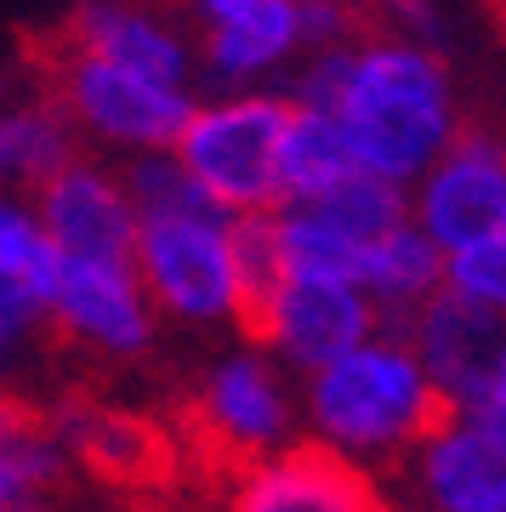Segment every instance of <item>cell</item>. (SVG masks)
<instances>
[{
  "label": "cell",
  "instance_id": "cell-1",
  "mask_svg": "<svg viewBox=\"0 0 506 512\" xmlns=\"http://www.w3.org/2000/svg\"><path fill=\"white\" fill-rule=\"evenodd\" d=\"M120 171L137 200V274L160 319L245 336L256 296L279 279L268 217L217 211L188 183L177 154H137Z\"/></svg>",
  "mask_w": 506,
  "mask_h": 512
},
{
  "label": "cell",
  "instance_id": "cell-2",
  "mask_svg": "<svg viewBox=\"0 0 506 512\" xmlns=\"http://www.w3.org/2000/svg\"><path fill=\"white\" fill-rule=\"evenodd\" d=\"M450 416L421 353L398 325H381L370 342L302 382V433L308 444L393 484L421 439Z\"/></svg>",
  "mask_w": 506,
  "mask_h": 512
},
{
  "label": "cell",
  "instance_id": "cell-3",
  "mask_svg": "<svg viewBox=\"0 0 506 512\" xmlns=\"http://www.w3.org/2000/svg\"><path fill=\"white\" fill-rule=\"evenodd\" d=\"M336 120L370 177L416 188L461 137L450 74L433 52L404 40H359Z\"/></svg>",
  "mask_w": 506,
  "mask_h": 512
},
{
  "label": "cell",
  "instance_id": "cell-4",
  "mask_svg": "<svg viewBox=\"0 0 506 512\" xmlns=\"http://www.w3.org/2000/svg\"><path fill=\"white\" fill-rule=\"evenodd\" d=\"M296 103L290 97H222L199 103L177 137V165L205 200L228 217L285 211V143Z\"/></svg>",
  "mask_w": 506,
  "mask_h": 512
},
{
  "label": "cell",
  "instance_id": "cell-5",
  "mask_svg": "<svg viewBox=\"0 0 506 512\" xmlns=\"http://www.w3.org/2000/svg\"><path fill=\"white\" fill-rule=\"evenodd\" d=\"M188 427L199 450L222 473L268 461L290 444H302V376H290L273 353H262L251 336H239L188 387Z\"/></svg>",
  "mask_w": 506,
  "mask_h": 512
},
{
  "label": "cell",
  "instance_id": "cell-6",
  "mask_svg": "<svg viewBox=\"0 0 506 512\" xmlns=\"http://www.w3.org/2000/svg\"><path fill=\"white\" fill-rule=\"evenodd\" d=\"M46 57V97L69 114L74 137L103 148H120L126 160L137 154H171L182 126L194 120V97L182 86L148 80L137 69H120L109 57L74 52L69 40H52Z\"/></svg>",
  "mask_w": 506,
  "mask_h": 512
},
{
  "label": "cell",
  "instance_id": "cell-7",
  "mask_svg": "<svg viewBox=\"0 0 506 512\" xmlns=\"http://www.w3.org/2000/svg\"><path fill=\"white\" fill-rule=\"evenodd\" d=\"M387 325L381 308L353 279H319V274H279L256 296V313L245 336L262 353H273L290 376L308 382L313 370L336 365L342 353L370 342Z\"/></svg>",
  "mask_w": 506,
  "mask_h": 512
},
{
  "label": "cell",
  "instance_id": "cell-8",
  "mask_svg": "<svg viewBox=\"0 0 506 512\" xmlns=\"http://www.w3.org/2000/svg\"><path fill=\"white\" fill-rule=\"evenodd\" d=\"M52 336L63 348L97 359V365H137L160 336V308L148 302L137 262L57 256Z\"/></svg>",
  "mask_w": 506,
  "mask_h": 512
},
{
  "label": "cell",
  "instance_id": "cell-9",
  "mask_svg": "<svg viewBox=\"0 0 506 512\" xmlns=\"http://www.w3.org/2000/svg\"><path fill=\"white\" fill-rule=\"evenodd\" d=\"M410 217L444 256L506 234V137L461 126L450 154L410 188Z\"/></svg>",
  "mask_w": 506,
  "mask_h": 512
},
{
  "label": "cell",
  "instance_id": "cell-10",
  "mask_svg": "<svg viewBox=\"0 0 506 512\" xmlns=\"http://www.w3.org/2000/svg\"><path fill=\"white\" fill-rule=\"evenodd\" d=\"M381 501V478L302 439L268 461L222 473L217 512H381Z\"/></svg>",
  "mask_w": 506,
  "mask_h": 512
},
{
  "label": "cell",
  "instance_id": "cell-11",
  "mask_svg": "<svg viewBox=\"0 0 506 512\" xmlns=\"http://www.w3.org/2000/svg\"><path fill=\"white\" fill-rule=\"evenodd\" d=\"M398 330L421 353V365L444 393L450 416H467L472 404L506 376V313L484 308L472 296H455L450 285Z\"/></svg>",
  "mask_w": 506,
  "mask_h": 512
},
{
  "label": "cell",
  "instance_id": "cell-12",
  "mask_svg": "<svg viewBox=\"0 0 506 512\" xmlns=\"http://www.w3.org/2000/svg\"><path fill=\"white\" fill-rule=\"evenodd\" d=\"M35 217L52 234L57 256L74 262H137V200L126 171L91 160H69L35 194Z\"/></svg>",
  "mask_w": 506,
  "mask_h": 512
},
{
  "label": "cell",
  "instance_id": "cell-13",
  "mask_svg": "<svg viewBox=\"0 0 506 512\" xmlns=\"http://www.w3.org/2000/svg\"><path fill=\"white\" fill-rule=\"evenodd\" d=\"M393 484L421 512H506V439L472 416H444Z\"/></svg>",
  "mask_w": 506,
  "mask_h": 512
},
{
  "label": "cell",
  "instance_id": "cell-14",
  "mask_svg": "<svg viewBox=\"0 0 506 512\" xmlns=\"http://www.w3.org/2000/svg\"><path fill=\"white\" fill-rule=\"evenodd\" d=\"M46 416H52L74 467L109 478V484H143V478L154 484V473L165 461V433L148 427L143 416H131V410H120L109 399H91V393L57 399Z\"/></svg>",
  "mask_w": 506,
  "mask_h": 512
},
{
  "label": "cell",
  "instance_id": "cell-15",
  "mask_svg": "<svg viewBox=\"0 0 506 512\" xmlns=\"http://www.w3.org/2000/svg\"><path fill=\"white\" fill-rule=\"evenodd\" d=\"M194 12L217 80H251L302 46V0H194Z\"/></svg>",
  "mask_w": 506,
  "mask_h": 512
},
{
  "label": "cell",
  "instance_id": "cell-16",
  "mask_svg": "<svg viewBox=\"0 0 506 512\" xmlns=\"http://www.w3.org/2000/svg\"><path fill=\"white\" fill-rule=\"evenodd\" d=\"M57 40H69L74 52H91V57H109L120 69H137L148 80H165V86H182L188 92V40L171 35L154 12H137V6H120V0H86L74 12Z\"/></svg>",
  "mask_w": 506,
  "mask_h": 512
},
{
  "label": "cell",
  "instance_id": "cell-17",
  "mask_svg": "<svg viewBox=\"0 0 506 512\" xmlns=\"http://www.w3.org/2000/svg\"><path fill=\"white\" fill-rule=\"evenodd\" d=\"M69 473L52 416L29 399H0V512H57Z\"/></svg>",
  "mask_w": 506,
  "mask_h": 512
},
{
  "label": "cell",
  "instance_id": "cell-18",
  "mask_svg": "<svg viewBox=\"0 0 506 512\" xmlns=\"http://www.w3.org/2000/svg\"><path fill=\"white\" fill-rule=\"evenodd\" d=\"M359 291L381 308L387 325H410L444 291V251L410 217L404 228H393V234L381 239V245H370V256H364V268H359Z\"/></svg>",
  "mask_w": 506,
  "mask_h": 512
},
{
  "label": "cell",
  "instance_id": "cell-19",
  "mask_svg": "<svg viewBox=\"0 0 506 512\" xmlns=\"http://www.w3.org/2000/svg\"><path fill=\"white\" fill-rule=\"evenodd\" d=\"M69 160H80V137L52 97L0 109V200L40 194Z\"/></svg>",
  "mask_w": 506,
  "mask_h": 512
},
{
  "label": "cell",
  "instance_id": "cell-20",
  "mask_svg": "<svg viewBox=\"0 0 506 512\" xmlns=\"http://www.w3.org/2000/svg\"><path fill=\"white\" fill-rule=\"evenodd\" d=\"M364 165L347 143V126L336 114H319V109H296L290 120V143H285V205H302V200H319L330 188H342L347 177H359Z\"/></svg>",
  "mask_w": 506,
  "mask_h": 512
},
{
  "label": "cell",
  "instance_id": "cell-21",
  "mask_svg": "<svg viewBox=\"0 0 506 512\" xmlns=\"http://www.w3.org/2000/svg\"><path fill=\"white\" fill-rule=\"evenodd\" d=\"M444 285H450L455 296H472V302L506 313V234L484 239V245H472V251L444 256Z\"/></svg>",
  "mask_w": 506,
  "mask_h": 512
},
{
  "label": "cell",
  "instance_id": "cell-22",
  "mask_svg": "<svg viewBox=\"0 0 506 512\" xmlns=\"http://www.w3.org/2000/svg\"><path fill=\"white\" fill-rule=\"evenodd\" d=\"M381 512H421L416 501H404V495H387V501H381Z\"/></svg>",
  "mask_w": 506,
  "mask_h": 512
},
{
  "label": "cell",
  "instance_id": "cell-23",
  "mask_svg": "<svg viewBox=\"0 0 506 512\" xmlns=\"http://www.w3.org/2000/svg\"><path fill=\"white\" fill-rule=\"evenodd\" d=\"M501 6H506V0H501Z\"/></svg>",
  "mask_w": 506,
  "mask_h": 512
}]
</instances>
